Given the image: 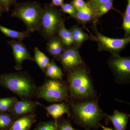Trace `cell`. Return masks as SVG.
<instances>
[{"label": "cell", "instance_id": "obj_25", "mask_svg": "<svg viewBox=\"0 0 130 130\" xmlns=\"http://www.w3.org/2000/svg\"><path fill=\"white\" fill-rule=\"evenodd\" d=\"M60 7V10L61 11L70 14L72 17H75L76 9L71 4L63 3Z\"/></svg>", "mask_w": 130, "mask_h": 130}, {"label": "cell", "instance_id": "obj_1", "mask_svg": "<svg viewBox=\"0 0 130 130\" xmlns=\"http://www.w3.org/2000/svg\"><path fill=\"white\" fill-rule=\"evenodd\" d=\"M0 86L25 99L32 97L37 90L32 79L21 73L0 74Z\"/></svg>", "mask_w": 130, "mask_h": 130}, {"label": "cell", "instance_id": "obj_10", "mask_svg": "<svg viewBox=\"0 0 130 130\" xmlns=\"http://www.w3.org/2000/svg\"><path fill=\"white\" fill-rule=\"evenodd\" d=\"M59 60L65 70L69 71L71 72L83 63L79 52L73 47L64 49Z\"/></svg>", "mask_w": 130, "mask_h": 130}, {"label": "cell", "instance_id": "obj_14", "mask_svg": "<svg viewBox=\"0 0 130 130\" xmlns=\"http://www.w3.org/2000/svg\"><path fill=\"white\" fill-rule=\"evenodd\" d=\"M47 112L54 118L57 119L64 114L69 113L68 107L64 103L54 104L46 107Z\"/></svg>", "mask_w": 130, "mask_h": 130}, {"label": "cell", "instance_id": "obj_15", "mask_svg": "<svg viewBox=\"0 0 130 130\" xmlns=\"http://www.w3.org/2000/svg\"><path fill=\"white\" fill-rule=\"evenodd\" d=\"M32 123L33 119L31 116H24L14 121L9 130H28Z\"/></svg>", "mask_w": 130, "mask_h": 130}, {"label": "cell", "instance_id": "obj_36", "mask_svg": "<svg viewBox=\"0 0 130 130\" xmlns=\"http://www.w3.org/2000/svg\"><path fill=\"white\" fill-rule=\"evenodd\" d=\"M90 1H91H91H95V0H90Z\"/></svg>", "mask_w": 130, "mask_h": 130}, {"label": "cell", "instance_id": "obj_18", "mask_svg": "<svg viewBox=\"0 0 130 130\" xmlns=\"http://www.w3.org/2000/svg\"><path fill=\"white\" fill-rule=\"evenodd\" d=\"M0 31L7 37L21 41L30 36V33L26 31L23 32L17 31L6 28L1 25H0Z\"/></svg>", "mask_w": 130, "mask_h": 130}, {"label": "cell", "instance_id": "obj_3", "mask_svg": "<svg viewBox=\"0 0 130 130\" xmlns=\"http://www.w3.org/2000/svg\"><path fill=\"white\" fill-rule=\"evenodd\" d=\"M68 81L71 93L77 99L86 100L94 96L92 81L84 68L79 66L72 71Z\"/></svg>", "mask_w": 130, "mask_h": 130}, {"label": "cell", "instance_id": "obj_20", "mask_svg": "<svg viewBox=\"0 0 130 130\" xmlns=\"http://www.w3.org/2000/svg\"><path fill=\"white\" fill-rule=\"evenodd\" d=\"M45 72L46 76L51 79H61L63 76L61 70L53 60L50 62Z\"/></svg>", "mask_w": 130, "mask_h": 130}, {"label": "cell", "instance_id": "obj_19", "mask_svg": "<svg viewBox=\"0 0 130 130\" xmlns=\"http://www.w3.org/2000/svg\"><path fill=\"white\" fill-rule=\"evenodd\" d=\"M58 32L59 37L64 45L70 46L74 43L72 32L71 30H68L66 28L64 22L61 25Z\"/></svg>", "mask_w": 130, "mask_h": 130}, {"label": "cell", "instance_id": "obj_5", "mask_svg": "<svg viewBox=\"0 0 130 130\" xmlns=\"http://www.w3.org/2000/svg\"><path fill=\"white\" fill-rule=\"evenodd\" d=\"M64 21L60 13L51 4H46L43 13L40 30L41 35L46 39L55 36Z\"/></svg>", "mask_w": 130, "mask_h": 130}, {"label": "cell", "instance_id": "obj_35", "mask_svg": "<svg viewBox=\"0 0 130 130\" xmlns=\"http://www.w3.org/2000/svg\"><path fill=\"white\" fill-rule=\"evenodd\" d=\"M4 12H5V11L3 10V8L2 7L0 4V17L1 16L3 13Z\"/></svg>", "mask_w": 130, "mask_h": 130}, {"label": "cell", "instance_id": "obj_2", "mask_svg": "<svg viewBox=\"0 0 130 130\" xmlns=\"http://www.w3.org/2000/svg\"><path fill=\"white\" fill-rule=\"evenodd\" d=\"M11 16L19 19L25 24L26 31L32 33L40 30L43 13V8L37 2L17 3Z\"/></svg>", "mask_w": 130, "mask_h": 130}, {"label": "cell", "instance_id": "obj_4", "mask_svg": "<svg viewBox=\"0 0 130 130\" xmlns=\"http://www.w3.org/2000/svg\"><path fill=\"white\" fill-rule=\"evenodd\" d=\"M73 111L77 120L88 128L100 125L99 122L103 116L101 110L96 101H88L77 103L73 106Z\"/></svg>", "mask_w": 130, "mask_h": 130}, {"label": "cell", "instance_id": "obj_30", "mask_svg": "<svg viewBox=\"0 0 130 130\" xmlns=\"http://www.w3.org/2000/svg\"><path fill=\"white\" fill-rule=\"evenodd\" d=\"M38 130H56V129L53 123H47L41 126Z\"/></svg>", "mask_w": 130, "mask_h": 130}, {"label": "cell", "instance_id": "obj_7", "mask_svg": "<svg viewBox=\"0 0 130 130\" xmlns=\"http://www.w3.org/2000/svg\"><path fill=\"white\" fill-rule=\"evenodd\" d=\"M95 34L99 50L109 51L113 55H118V53L123 50L130 41L129 37L121 39L110 38L102 35L97 31H96Z\"/></svg>", "mask_w": 130, "mask_h": 130}, {"label": "cell", "instance_id": "obj_22", "mask_svg": "<svg viewBox=\"0 0 130 130\" xmlns=\"http://www.w3.org/2000/svg\"><path fill=\"white\" fill-rule=\"evenodd\" d=\"M16 101L17 99L15 97L0 98V112L10 111Z\"/></svg>", "mask_w": 130, "mask_h": 130}, {"label": "cell", "instance_id": "obj_33", "mask_svg": "<svg viewBox=\"0 0 130 130\" xmlns=\"http://www.w3.org/2000/svg\"><path fill=\"white\" fill-rule=\"evenodd\" d=\"M127 5L125 14L130 15V0H127Z\"/></svg>", "mask_w": 130, "mask_h": 130}, {"label": "cell", "instance_id": "obj_12", "mask_svg": "<svg viewBox=\"0 0 130 130\" xmlns=\"http://www.w3.org/2000/svg\"><path fill=\"white\" fill-rule=\"evenodd\" d=\"M36 105L35 103L28 99L16 101L10 111H12L16 115H20L31 112L35 110Z\"/></svg>", "mask_w": 130, "mask_h": 130}, {"label": "cell", "instance_id": "obj_27", "mask_svg": "<svg viewBox=\"0 0 130 130\" xmlns=\"http://www.w3.org/2000/svg\"><path fill=\"white\" fill-rule=\"evenodd\" d=\"M123 29L126 35H129L130 33V15L124 14L123 24Z\"/></svg>", "mask_w": 130, "mask_h": 130}, {"label": "cell", "instance_id": "obj_29", "mask_svg": "<svg viewBox=\"0 0 130 130\" xmlns=\"http://www.w3.org/2000/svg\"><path fill=\"white\" fill-rule=\"evenodd\" d=\"M111 1L112 0H95L93 1L90 2L89 5L91 7L94 9L100 5L104 4Z\"/></svg>", "mask_w": 130, "mask_h": 130}, {"label": "cell", "instance_id": "obj_28", "mask_svg": "<svg viewBox=\"0 0 130 130\" xmlns=\"http://www.w3.org/2000/svg\"><path fill=\"white\" fill-rule=\"evenodd\" d=\"M71 4L76 9H80L90 6L89 4L86 3L84 0H73Z\"/></svg>", "mask_w": 130, "mask_h": 130}, {"label": "cell", "instance_id": "obj_8", "mask_svg": "<svg viewBox=\"0 0 130 130\" xmlns=\"http://www.w3.org/2000/svg\"><path fill=\"white\" fill-rule=\"evenodd\" d=\"M109 65L119 80L122 82L129 81L130 77L129 58L114 55L109 61Z\"/></svg>", "mask_w": 130, "mask_h": 130}, {"label": "cell", "instance_id": "obj_26", "mask_svg": "<svg viewBox=\"0 0 130 130\" xmlns=\"http://www.w3.org/2000/svg\"><path fill=\"white\" fill-rule=\"evenodd\" d=\"M16 3V0H0V4L5 12H9L11 7Z\"/></svg>", "mask_w": 130, "mask_h": 130}, {"label": "cell", "instance_id": "obj_6", "mask_svg": "<svg viewBox=\"0 0 130 130\" xmlns=\"http://www.w3.org/2000/svg\"><path fill=\"white\" fill-rule=\"evenodd\" d=\"M38 98H42L50 102H60L67 97L66 86L59 79H50L45 81L37 90Z\"/></svg>", "mask_w": 130, "mask_h": 130}, {"label": "cell", "instance_id": "obj_31", "mask_svg": "<svg viewBox=\"0 0 130 130\" xmlns=\"http://www.w3.org/2000/svg\"><path fill=\"white\" fill-rule=\"evenodd\" d=\"M59 130H76L68 123H64L61 126Z\"/></svg>", "mask_w": 130, "mask_h": 130}, {"label": "cell", "instance_id": "obj_9", "mask_svg": "<svg viewBox=\"0 0 130 130\" xmlns=\"http://www.w3.org/2000/svg\"><path fill=\"white\" fill-rule=\"evenodd\" d=\"M8 43L11 47L16 65V70H22V64L25 60H28L34 61L32 58L28 51L27 47L22 42V41H16L13 40L8 41Z\"/></svg>", "mask_w": 130, "mask_h": 130}, {"label": "cell", "instance_id": "obj_32", "mask_svg": "<svg viewBox=\"0 0 130 130\" xmlns=\"http://www.w3.org/2000/svg\"><path fill=\"white\" fill-rule=\"evenodd\" d=\"M64 0H52V4L54 6H61L63 4Z\"/></svg>", "mask_w": 130, "mask_h": 130}, {"label": "cell", "instance_id": "obj_34", "mask_svg": "<svg viewBox=\"0 0 130 130\" xmlns=\"http://www.w3.org/2000/svg\"><path fill=\"white\" fill-rule=\"evenodd\" d=\"M100 125L101 126V127L103 129V130H114L111 128H107V127H105L104 126L100 124Z\"/></svg>", "mask_w": 130, "mask_h": 130}, {"label": "cell", "instance_id": "obj_13", "mask_svg": "<svg viewBox=\"0 0 130 130\" xmlns=\"http://www.w3.org/2000/svg\"><path fill=\"white\" fill-rule=\"evenodd\" d=\"M64 44L59 36H55L50 39L47 44V50L53 58L59 59L64 51Z\"/></svg>", "mask_w": 130, "mask_h": 130}, {"label": "cell", "instance_id": "obj_16", "mask_svg": "<svg viewBox=\"0 0 130 130\" xmlns=\"http://www.w3.org/2000/svg\"><path fill=\"white\" fill-rule=\"evenodd\" d=\"M34 51L35 61L41 70L45 72L50 63V59L37 47L34 48Z\"/></svg>", "mask_w": 130, "mask_h": 130}, {"label": "cell", "instance_id": "obj_24", "mask_svg": "<svg viewBox=\"0 0 130 130\" xmlns=\"http://www.w3.org/2000/svg\"><path fill=\"white\" fill-rule=\"evenodd\" d=\"M12 118L6 112H0V129L8 127L11 124Z\"/></svg>", "mask_w": 130, "mask_h": 130}, {"label": "cell", "instance_id": "obj_21", "mask_svg": "<svg viewBox=\"0 0 130 130\" xmlns=\"http://www.w3.org/2000/svg\"><path fill=\"white\" fill-rule=\"evenodd\" d=\"M70 30L72 34L74 43L78 46H80L89 38V36L87 34L77 26L73 27Z\"/></svg>", "mask_w": 130, "mask_h": 130}, {"label": "cell", "instance_id": "obj_11", "mask_svg": "<svg viewBox=\"0 0 130 130\" xmlns=\"http://www.w3.org/2000/svg\"><path fill=\"white\" fill-rule=\"evenodd\" d=\"M112 123L115 130H125L129 115L116 110L111 115L104 114Z\"/></svg>", "mask_w": 130, "mask_h": 130}, {"label": "cell", "instance_id": "obj_17", "mask_svg": "<svg viewBox=\"0 0 130 130\" xmlns=\"http://www.w3.org/2000/svg\"><path fill=\"white\" fill-rule=\"evenodd\" d=\"M94 15V10L90 6L85 8L76 9L74 17L81 22L86 23L91 20Z\"/></svg>", "mask_w": 130, "mask_h": 130}, {"label": "cell", "instance_id": "obj_23", "mask_svg": "<svg viewBox=\"0 0 130 130\" xmlns=\"http://www.w3.org/2000/svg\"><path fill=\"white\" fill-rule=\"evenodd\" d=\"M112 5L113 0L100 5L95 9H93L95 15L100 18L111 9Z\"/></svg>", "mask_w": 130, "mask_h": 130}]
</instances>
